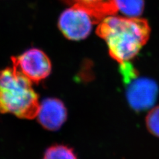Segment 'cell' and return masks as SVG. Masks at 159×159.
I'll list each match as a JSON object with an SVG mask.
<instances>
[{
  "instance_id": "obj_1",
  "label": "cell",
  "mask_w": 159,
  "mask_h": 159,
  "mask_svg": "<svg viewBox=\"0 0 159 159\" xmlns=\"http://www.w3.org/2000/svg\"><path fill=\"white\" fill-rule=\"evenodd\" d=\"M97 33L106 42L111 57L123 63L135 57L147 43L151 27L145 19L109 16L102 19Z\"/></svg>"
},
{
  "instance_id": "obj_2",
  "label": "cell",
  "mask_w": 159,
  "mask_h": 159,
  "mask_svg": "<svg viewBox=\"0 0 159 159\" xmlns=\"http://www.w3.org/2000/svg\"><path fill=\"white\" fill-rule=\"evenodd\" d=\"M31 82L14 68L0 70V113L32 119L40 106Z\"/></svg>"
},
{
  "instance_id": "obj_3",
  "label": "cell",
  "mask_w": 159,
  "mask_h": 159,
  "mask_svg": "<svg viewBox=\"0 0 159 159\" xmlns=\"http://www.w3.org/2000/svg\"><path fill=\"white\" fill-rule=\"evenodd\" d=\"M13 68L31 82L45 79L51 71V62L45 53L37 48H31L11 58Z\"/></svg>"
},
{
  "instance_id": "obj_4",
  "label": "cell",
  "mask_w": 159,
  "mask_h": 159,
  "mask_svg": "<svg viewBox=\"0 0 159 159\" xmlns=\"http://www.w3.org/2000/svg\"><path fill=\"white\" fill-rule=\"evenodd\" d=\"M96 22L95 18L85 9L73 6L61 14L58 27L66 38L79 41L89 35L93 25Z\"/></svg>"
},
{
  "instance_id": "obj_5",
  "label": "cell",
  "mask_w": 159,
  "mask_h": 159,
  "mask_svg": "<svg viewBox=\"0 0 159 159\" xmlns=\"http://www.w3.org/2000/svg\"><path fill=\"white\" fill-rule=\"evenodd\" d=\"M127 85V101L134 110H146L156 102L159 88L157 83L153 80L137 76L129 81Z\"/></svg>"
},
{
  "instance_id": "obj_6",
  "label": "cell",
  "mask_w": 159,
  "mask_h": 159,
  "mask_svg": "<svg viewBox=\"0 0 159 159\" xmlns=\"http://www.w3.org/2000/svg\"><path fill=\"white\" fill-rule=\"evenodd\" d=\"M37 117L43 127L50 131H56L65 122L67 111L61 100L47 98L40 104Z\"/></svg>"
},
{
  "instance_id": "obj_7",
  "label": "cell",
  "mask_w": 159,
  "mask_h": 159,
  "mask_svg": "<svg viewBox=\"0 0 159 159\" xmlns=\"http://www.w3.org/2000/svg\"><path fill=\"white\" fill-rule=\"evenodd\" d=\"M64 2L85 9L97 21L113 16L118 10L115 0H63Z\"/></svg>"
},
{
  "instance_id": "obj_8",
  "label": "cell",
  "mask_w": 159,
  "mask_h": 159,
  "mask_svg": "<svg viewBox=\"0 0 159 159\" xmlns=\"http://www.w3.org/2000/svg\"><path fill=\"white\" fill-rule=\"evenodd\" d=\"M118 11L128 17H140L144 10V0H115Z\"/></svg>"
},
{
  "instance_id": "obj_9",
  "label": "cell",
  "mask_w": 159,
  "mask_h": 159,
  "mask_svg": "<svg viewBox=\"0 0 159 159\" xmlns=\"http://www.w3.org/2000/svg\"><path fill=\"white\" fill-rule=\"evenodd\" d=\"M43 159H77L72 148L65 145H55L46 151Z\"/></svg>"
},
{
  "instance_id": "obj_10",
  "label": "cell",
  "mask_w": 159,
  "mask_h": 159,
  "mask_svg": "<svg viewBox=\"0 0 159 159\" xmlns=\"http://www.w3.org/2000/svg\"><path fill=\"white\" fill-rule=\"evenodd\" d=\"M146 125L149 132L159 138V106L152 108L148 113Z\"/></svg>"
}]
</instances>
